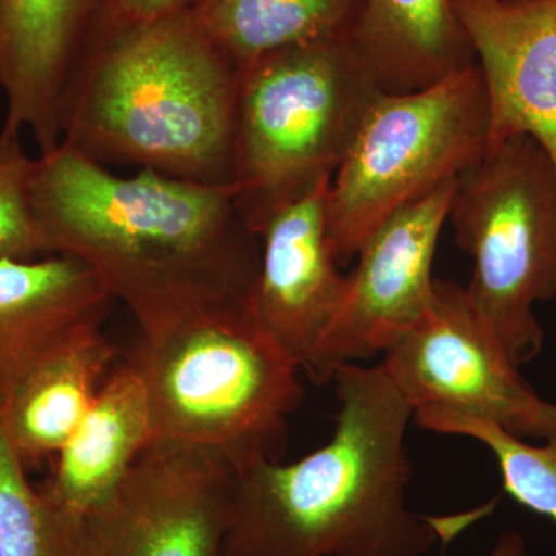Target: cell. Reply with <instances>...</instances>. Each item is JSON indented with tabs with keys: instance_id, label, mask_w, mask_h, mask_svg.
<instances>
[{
	"instance_id": "1",
	"label": "cell",
	"mask_w": 556,
	"mask_h": 556,
	"mask_svg": "<svg viewBox=\"0 0 556 556\" xmlns=\"http://www.w3.org/2000/svg\"><path fill=\"white\" fill-rule=\"evenodd\" d=\"M31 200L49 255L84 263L144 338L197 314L248 308L260 239L232 185L153 170L121 177L61 142L36 156Z\"/></svg>"
},
{
	"instance_id": "2",
	"label": "cell",
	"mask_w": 556,
	"mask_h": 556,
	"mask_svg": "<svg viewBox=\"0 0 556 556\" xmlns=\"http://www.w3.org/2000/svg\"><path fill=\"white\" fill-rule=\"evenodd\" d=\"M331 439L291 464L237 468L222 556H424L495 511L427 517L407 507L415 409L382 367L338 368Z\"/></svg>"
},
{
	"instance_id": "3",
	"label": "cell",
	"mask_w": 556,
	"mask_h": 556,
	"mask_svg": "<svg viewBox=\"0 0 556 556\" xmlns=\"http://www.w3.org/2000/svg\"><path fill=\"white\" fill-rule=\"evenodd\" d=\"M239 67L190 9L98 28L61 110V142L105 167L232 185Z\"/></svg>"
},
{
	"instance_id": "4",
	"label": "cell",
	"mask_w": 556,
	"mask_h": 556,
	"mask_svg": "<svg viewBox=\"0 0 556 556\" xmlns=\"http://www.w3.org/2000/svg\"><path fill=\"white\" fill-rule=\"evenodd\" d=\"M127 362L144 383L153 439L212 450L236 468L280 463L302 369L248 308L208 311L141 336Z\"/></svg>"
},
{
	"instance_id": "5",
	"label": "cell",
	"mask_w": 556,
	"mask_h": 556,
	"mask_svg": "<svg viewBox=\"0 0 556 556\" xmlns=\"http://www.w3.org/2000/svg\"><path fill=\"white\" fill-rule=\"evenodd\" d=\"M379 93L345 36L285 47L239 68L232 186L255 236L332 177Z\"/></svg>"
},
{
	"instance_id": "6",
	"label": "cell",
	"mask_w": 556,
	"mask_h": 556,
	"mask_svg": "<svg viewBox=\"0 0 556 556\" xmlns=\"http://www.w3.org/2000/svg\"><path fill=\"white\" fill-rule=\"evenodd\" d=\"M490 109L478 64L408 93L380 91L329 181L327 226L340 266L387 219L479 163Z\"/></svg>"
},
{
	"instance_id": "7",
	"label": "cell",
	"mask_w": 556,
	"mask_h": 556,
	"mask_svg": "<svg viewBox=\"0 0 556 556\" xmlns=\"http://www.w3.org/2000/svg\"><path fill=\"white\" fill-rule=\"evenodd\" d=\"M448 219L473 258L467 298L515 365L535 361V308L556 299V164L535 139L489 146L456 179Z\"/></svg>"
},
{
	"instance_id": "8",
	"label": "cell",
	"mask_w": 556,
	"mask_h": 556,
	"mask_svg": "<svg viewBox=\"0 0 556 556\" xmlns=\"http://www.w3.org/2000/svg\"><path fill=\"white\" fill-rule=\"evenodd\" d=\"M382 356V367L415 412L456 409L522 439L556 434V405L519 375L455 281L434 278L426 313Z\"/></svg>"
},
{
	"instance_id": "9",
	"label": "cell",
	"mask_w": 556,
	"mask_h": 556,
	"mask_svg": "<svg viewBox=\"0 0 556 556\" xmlns=\"http://www.w3.org/2000/svg\"><path fill=\"white\" fill-rule=\"evenodd\" d=\"M236 470L212 450L152 439L90 515L93 556H222Z\"/></svg>"
},
{
	"instance_id": "10",
	"label": "cell",
	"mask_w": 556,
	"mask_h": 556,
	"mask_svg": "<svg viewBox=\"0 0 556 556\" xmlns=\"http://www.w3.org/2000/svg\"><path fill=\"white\" fill-rule=\"evenodd\" d=\"M455 181L387 219L356 255L334 317L306 376L331 382L342 365L383 354L426 313Z\"/></svg>"
},
{
	"instance_id": "11",
	"label": "cell",
	"mask_w": 556,
	"mask_h": 556,
	"mask_svg": "<svg viewBox=\"0 0 556 556\" xmlns=\"http://www.w3.org/2000/svg\"><path fill=\"white\" fill-rule=\"evenodd\" d=\"M329 181L281 207L260 229L258 274L248 303L252 320L305 375L345 288L346 274L328 240Z\"/></svg>"
},
{
	"instance_id": "12",
	"label": "cell",
	"mask_w": 556,
	"mask_h": 556,
	"mask_svg": "<svg viewBox=\"0 0 556 556\" xmlns=\"http://www.w3.org/2000/svg\"><path fill=\"white\" fill-rule=\"evenodd\" d=\"M490 109V144L526 135L556 164V0H455Z\"/></svg>"
},
{
	"instance_id": "13",
	"label": "cell",
	"mask_w": 556,
	"mask_h": 556,
	"mask_svg": "<svg viewBox=\"0 0 556 556\" xmlns=\"http://www.w3.org/2000/svg\"><path fill=\"white\" fill-rule=\"evenodd\" d=\"M105 0H0L2 130L27 131L39 155L61 144V110L97 35Z\"/></svg>"
},
{
	"instance_id": "14",
	"label": "cell",
	"mask_w": 556,
	"mask_h": 556,
	"mask_svg": "<svg viewBox=\"0 0 556 556\" xmlns=\"http://www.w3.org/2000/svg\"><path fill=\"white\" fill-rule=\"evenodd\" d=\"M110 302L79 260L58 254L0 260V415L47 354L79 328L102 324Z\"/></svg>"
},
{
	"instance_id": "15",
	"label": "cell",
	"mask_w": 556,
	"mask_h": 556,
	"mask_svg": "<svg viewBox=\"0 0 556 556\" xmlns=\"http://www.w3.org/2000/svg\"><path fill=\"white\" fill-rule=\"evenodd\" d=\"M345 39L386 93L427 89L477 64L455 0H358Z\"/></svg>"
},
{
	"instance_id": "16",
	"label": "cell",
	"mask_w": 556,
	"mask_h": 556,
	"mask_svg": "<svg viewBox=\"0 0 556 556\" xmlns=\"http://www.w3.org/2000/svg\"><path fill=\"white\" fill-rule=\"evenodd\" d=\"M152 439L144 383L126 361L104 380L39 489L58 506L89 518L116 492Z\"/></svg>"
},
{
	"instance_id": "17",
	"label": "cell",
	"mask_w": 556,
	"mask_h": 556,
	"mask_svg": "<svg viewBox=\"0 0 556 556\" xmlns=\"http://www.w3.org/2000/svg\"><path fill=\"white\" fill-rule=\"evenodd\" d=\"M101 325L73 332L11 394L0 426L25 468L61 452L112 372L115 348Z\"/></svg>"
},
{
	"instance_id": "18",
	"label": "cell",
	"mask_w": 556,
	"mask_h": 556,
	"mask_svg": "<svg viewBox=\"0 0 556 556\" xmlns=\"http://www.w3.org/2000/svg\"><path fill=\"white\" fill-rule=\"evenodd\" d=\"M358 0H195L204 31L237 67L270 51L345 36Z\"/></svg>"
},
{
	"instance_id": "19",
	"label": "cell",
	"mask_w": 556,
	"mask_h": 556,
	"mask_svg": "<svg viewBox=\"0 0 556 556\" xmlns=\"http://www.w3.org/2000/svg\"><path fill=\"white\" fill-rule=\"evenodd\" d=\"M25 470L0 426V556H93L89 518L58 506Z\"/></svg>"
},
{
	"instance_id": "20",
	"label": "cell",
	"mask_w": 556,
	"mask_h": 556,
	"mask_svg": "<svg viewBox=\"0 0 556 556\" xmlns=\"http://www.w3.org/2000/svg\"><path fill=\"white\" fill-rule=\"evenodd\" d=\"M413 419L434 433L473 439L484 445L495 457L504 492L556 526V434L533 445L489 420L441 407L416 409Z\"/></svg>"
},
{
	"instance_id": "21",
	"label": "cell",
	"mask_w": 556,
	"mask_h": 556,
	"mask_svg": "<svg viewBox=\"0 0 556 556\" xmlns=\"http://www.w3.org/2000/svg\"><path fill=\"white\" fill-rule=\"evenodd\" d=\"M35 161L20 137L0 129V260L49 255L33 211Z\"/></svg>"
},
{
	"instance_id": "22",
	"label": "cell",
	"mask_w": 556,
	"mask_h": 556,
	"mask_svg": "<svg viewBox=\"0 0 556 556\" xmlns=\"http://www.w3.org/2000/svg\"><path fill=\"white\" fill-rule=\"evenodd\" d=\"M195 0H105L102 27H123L170 16L192 7Z\"/></svg>"
},
{
	"instance_id": "23",
	"label": "cell",
	"mask_w": 556,
	"mask_h": 556,
	"mask_svg": "<svg viewBox=\"0 0 556 556\" xmlns=\"http://www.w3.org/2000/svg\"><path fill=\"white\" fill-rule=\"evenodd\" d=\"M489 556H529V552H527L526 541L521 533L507 530L497 538Z\"/></svg>"
}]
</instances>
